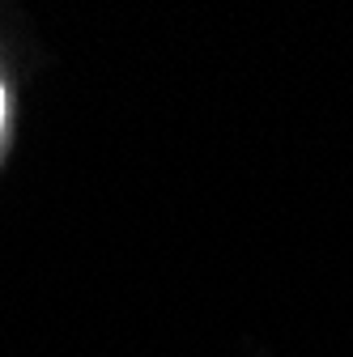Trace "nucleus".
<instances>
[{
    "instance_id": "1",
    "label": "nucleus",
    "mask_w": 353,
    "mask_h": 357,
    "mask_svg": "<svg viewBox=\"0 0 353 357\" xmlns=\"http://www.w3.org/2000/svg\"><path fill=\"white\" fill-rule=\"evenodd\" d=\"M9 141H13V102H9V81L0 77V166H5Z\"/></svg>"
}]
</instances>
